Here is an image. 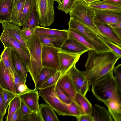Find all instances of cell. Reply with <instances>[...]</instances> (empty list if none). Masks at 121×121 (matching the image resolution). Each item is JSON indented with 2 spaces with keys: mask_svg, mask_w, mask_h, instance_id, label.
I'll list each match as a JSON object with an SVG mask.
<instances>
[{
  "mask_svg": "<svg viewBox=\"0 0 121 121\" xmlns=\"http://www.w3.org/2000/svg\"><path fill=\"white\" fill-rule=\"evenodd\" d=\"M25 43L30 55V61L27 67L28 71L35 84L43 67L41 61L43 44L38 35L35 33Z\"/></svg>",
  "mask_w": 121,
  "mask_h": 121,
  "instance_id": "cell-3",
  "label": "cell"
},
{
  "mask_svg": "<svg viewBox=\"0 0 121 121\" xmlns=\"http://www.w3.org/2000/svg\"><path fill=\"white\" fill-rule=\"evenodd\" d=\"M40 23L35 5L34 6L32 11L26 24L23 26L22 29L30 28L35 29Z\"/></svg>",
  "mask_w": 121,
  "mask_h": 121,
  "instance_id": "cell-33",
  "label": "cell"
},
{
  "mask_svg": "<svg viewBox=\"0 0 121 121\" xmlns=\"http://www.w3.org/2000/svg\"><path fill=\"white\" fill-rule=\"evenodd\" d=\"M20 107V110L22 114L24 115L30 113L32 111L21 99Z\"/></svg>",
  "mask_w": 121,
  "mask_h": 121,
  "instance_id": "cell-45",
  "label": "cell"
},
{
  "mask_svg": "<svg viewBox=\"0 0 121 121\" xmlns=\"http://www.w3.org/2000/svg\"><path fill=\"white\" fill-rule=\"evenodd\" d=\"M113 28L121 27V22H117L109 25Z\"/></svg>",
  "mask_w": 121,
  "mask_h": 121,
  "instance_id": "cell-53",
  "label": "cell"
},
{
  "mask_svg": "<svg viewBox=\"0 0 121 121\" xmlns=\"http://www.w3.org/2000/svg\"><path fill=\"white\" fill-rule=\"evenodd\" d=\"M4 117L0 111V121H3Z\"/></svg>",
  "mask_w": 121,
  "mask_h": 121,
  "instance_id": "cell-54",
  "label": "cell"
},
{
  "mask_svg": "<svg viewBox=\"0 0 121 121\" xmlns=\"http://www.w3.org/2000/svg\"><path fill=\"white\" fill-rule=\"evenodd\" d=\"M59 71L62 75L65 73L79 60L82 54L71 53L60 49L58 52Z\"/></svg>",
  "mask_w": 121,
  "mask_h": 121,
  "instance_id": "cell-11",
  "label": "cell"
},
{
  "mask_svg": "<svg viewBox=\"0 0 121 121\" xmlns=\"http://www.w3.org/2000/svg\"><path fill=\"white\" fill-rule=\"evenodd\" d=\"M74 64L66 72L69 74L77 92L85 96L90 86L88 78L83 71L78 69Z\"/></svg>",
  "mask_w": 121,
  "mask_h": 121,
  "instance_id": "cell-9",
  "label": "cell"
},
{
  "mask_svg": "<svg viewBox=\"0 0 121 121\" xmlns=\"http://www.w3.org/2000/svg\"><path fill=\"white\" fill-rule=\"evenodd\" d=\"M2 95L4 106L7 110L10 101L17 95L10 91L6 89H3Z\"/></svg>",
  "mask_w": 121,
  "mask_h": 121,
  "instance_id": "cell-39",
  "label": "cell"
},
{
  "mask_svg": "<svg viewBox=\"0 0 121 121\" xmlns=\"http://www.w3.org/2000/svg\"><path fill=\"white\" fill-rule=\"evenodd\" d=\"M109 3L121 6V0H103Z\"/></svg>",
  "mask_w": 121,
  "mask_h": 121,
  "instance_id": "cell-50",
  "label": "cell"
},
{
  "mask_svg": "<svg viewBox=\"0 0 121 121\" xmlns=\"http://www.w3.org/2000/svg\"><path fill=\"white\" fill-rule=\"evenodd\" d=\"M75 102L81 106L85 114L92 115L93 112L92 105L85 96L77 92L75 97Z\"/></svg>",
  "mask_w": 121,
  "mask_h": 121,
  "instance_id": "cell-29",
  "label": "cell"
},
{
  "mask_svg": "<svg viewBox=\"0 0 121 121\" xmlns=\"http://www.w3.org/2000/svg\"><path fill=\"white\" fill-rule=\"evenodd\" d=\"M77 0H63L58 4V9L67 14L69 13Z\"/></svg>",
  "mask_w": 121,
  "mask_h": 121,
  "instance_id": "cell-37",
  "label": "cell"
},
{
  "mask_svg": "<svg viewBox=\"0 0 121 121\" xmlns=\"http://www.w3.org/2000/svg\"><path fill=\"white\" fill-rule=\"evenodd\" d=\"M98 36L105 43L111 50L113 53L120 58H121V47L115 43L102 35Z\"/></svg>",
  "mask_w": 121,
  "mask_h": 121,
  "instance_id": "cell-36",
  "label": "cell"
},
{
  "mask_svg": "<svg viewBox=\"0 0 121 121\" xmlns=\"http://www.w3.org/2000/svg\"><path fill=\"white\" fill-rule=\"evenodd\" d=\"M83 71L87 77L90 86L95 81L112 70L120 58L112 51L97 53L89 50Z\"/></svg>",
  "mask_w": 121,
  "mask_h": 121,
  "instance_id": "cell-1",
  "label": "cell"
},
{
  "mask_svg": "<svg viewBox=\"0 0 121 121\" xmlns=\"http://www.w3.org/2000/svg\"><path fill=\"white\" fill-rule=\"evenodd\" d=\"M14 7V0H0V22H10Z\"/></svg>",
  "mask_w": 121,
  "mask_h": 121,
  "instance_id": "cell-19",
  "label": "cell"
},
{
  "mask_svg": "<svg viewBox=\"0 0 121 121\" xmlns=\"http://www.w3.org/2000/svg\"><path fill=\"white\" fill-rule=\"evenodd\" d=\"M34 33L37 35L43 34L68 38V30H66L53 29L38 26L35 29Z\"/></svg>",
  "mask_w": 121,
  "mask_h": 121,
  "instance_id": "cell-24",
  "label": "cell"
},
{
  "mask_svg": "<svg viewBox=\"0 0 121 121\" xmlns=\"http://www.w3.org/2000/svg\"><path fill=\"white\" fill-rule=\"evenodd\" d=\"M0 86L3 89L17 95L13 78L2 59L0 58Z\"/></svg>",
  "mask_w": 121,
  "mask_h": 121,
  "instance_id": "cell-14",
  "label": "cell"
},
{
  "mask_svg": "<svg viewBox=\"0 0 121 121\" xmlns=\"http://www.w3.org/2000/svg\"><path fill=\"white\" fill-rule=\"evenodd\" d=\"M55 92L59 98L64 103L69 104L72 101V100L66 95L56 85L55 87Z\"/></svg>",
  "mask_w": 121,
  "mask_h": 121,
  "instance_id": "cell-41",
  "label": "cell"
},
{
  "mask_svg": "<svg viewBox=\"0 0 121 121\" xmlns=\"http://www.w3.org/2000/svg\"><path fill=\"white\" fill-rule=\"evenodd\" d=\"M22 83H26L20 76L16 73H15L14 80V84L15 88L19 84Z\"/></svg>",
  "mask_w": 121,
  "mask_h": 121,
  "instance_id": "cell-49",
  "label": "cell"
},
{
  "mask_svg": "<svg viewBox=\"0 0 121 121\" xmlns=\"http://www.w3.org/2000/svg\"><path fill=\"white\" fill-rule=\"evenodd\" d=\"M63 0H54L55 1L57 2L58 4H60L61 3Z\"/></svg>",
  "mask_w": 121,
  "mask_h": 121,
  "instance_id": "cell-56",
  "label": "cell"
},
{
  "mask_svg": "<svg viewBox=\"0 0 121 121\" xmlns=\"http://www.w3.org/2000/svg\"><path fill=\"white\" fill-rule=\"evenodd\" d=\"M58 71L55 69L43 67L40 70L38 77L35 84L34 91H38L42 85L51 76Z\"/></svg>",
  "mask_w": 121,
  "mask_h": 121,
  "instance_id": "cell-26",
  "label": "cell"
},
{
  "mask_svg": "<svg viewBox=\"0 0 121 121\" xmlns=\"http://www.w3.org/2000/svg\"><path fill=\"white\" fill-rule=\"evenodd\" d=\"M39 112L43 121H59L52 108L48 104H40Z\"/></svg>",
  "mask_w": 121,
  "mask_h": 121,
  "instance_id": "cell-25",
  "label": "cell"
},
{
  "mask_svg": "<svg viewBox=\"0 0 121 121\" xmlns=\"http://www.w3.org/2000/svg\"><path fill=\"white\" fill-rule=\"evenodd\" d=\"M11 56L15 73L20 76L26 83L28 72L27 66L19 54L12 48H11Z\"/></svg>",
  "mask_w": 121,
  "mask_h": 121,
  "instance_id": "cell-15",
  "label": "cell"
},
{
  "mask_svg": "<svg viewBox=\"0 0 121 121\" xmlns=\"http://www.w3.org/2000/svg\"><path fill=\"white\" fill-rule=\"evenodd\" d=\"M20 30L21 36L25 43L30 39L34 33L35 29L27 28L22 29H20Z\"/></svg>",
  "mask_w": 121,
  "mask_h": 121,
  "instance_id": "cell-42",
  "label": "cell"
},
{
  "mask_svg": "<svg viewBox=\"0 0 121 121\" xmlns=\"http://www.w3.org/2000/svg\"><path fill=\"white\" fill-rule=\"evenodd\" d=\"M62 75V74L59 71H57L50 77L42 85L39 89L44 88L56 84Z\"/></svg>",
  "mask_w": 121,
  "mask_h": 121,
  "instance_id": "cell-38",
  "label": "cell"
},
{
  "mask_svg": "<svg viewBox=\"0 0 121 121\" xmlns=\"http://www.w3.org/2000/svg\"><path fill=\"white\" fill-rule=\"evenodd\" d=\"M76 119L78 121H94L92 115L85 114L76 117Z\"/></svg>",
  "mask_w": 121,
  "mask_h": 121,
  "instance_id": "cell-48",
  "label": "cell"
},
{
  "mask_svg": "<svg viewBox=\"0 0 121 121\" xmlns=\"http://www.w3.org/2000/svg\"><path fill=\"white\" fill-rule=\"evenodd\" d=\"M88 5L94 10H110L121 11V6L113 4L103 0L94 2Z\"/></svg>",
  "mask_w": 121,
  "mask_h": 121,
  "instance_id": "cell-31",
  "label": "cell"
},
{
  "mask_svg": "<svg viewBox=\"0 0 121 121\" xmlns=\"http://www.w3.org/2000/svg\"><path fill=\"white\" fill-rule=\"evenodd\" d=\"M93 108V113L92 116L94 121H113L108 110L104 107L95 104Z\"/></svg>",
  "mask_w": 121,
  "mask_h": 121,
  "instance_id": "cell-23",
  "label": "cell"
},
{
  "mask_svg": "<svg viewBox=\"0 0 121 121\" xmlns=\"http://www.w3.org/2000/svg\"><path fill=\"white\" fill-rule=\"evenodd\" d=\"M60 49L68 52L82 55L90 50L76 40L69 38L64 42Z\"/></svg>",
  "mask_w": 121,
  "mask_h": 121,
  "instance_id": "cell-18",
  "label": "cell"
},
{
  "mask_svg": "<svg viewBox=\"0 0 121 121\" xmlns=\"http://www.w3.org/2000/svg\"><path fill=\"white\" fill-rule=\"evenodd\" d=\"M11 48L8 47L4 48L0 56L1 58L8 70L13 80H14V75L15 73L11 56Z\"/></svg>",
  "mask_w": 121,
  "mask_h": 121,
  "instance_id": "cell-28",
  "label": "cell"
},
{
  "mask_svg": "<svg viewBox=\"0 0 121 121\" xmlns=\"http://www.w3.org/2000/svg\"><path fill=\"white\" fill-rule=\"evenodd\" d=\"M113 29L117 35L121 39V27L114 28Z\"/></svg>",
  "mask_w": 121,
  "mask_h": 121,
  "instance_id": "cell-51",
  "label": "cell"
},
{
  "mask_svg": "<svg viewBox=\"0 0 121 121\" xmlns=\"http://www.w3.org/2000/svg\"><path fill=\"white\" fill-rule=\"evenodd\" d=\"M23 115L21 112L19 108L13 115L10 121H22Z\"/></svg>",
  "mask_w": 121,
  "mask_h": 121,
  "instance_id": "cell-46",
  "label": "cell"
},
{
  "mask_svg": "<svg viewBox=\"0 0 121 121\" xmlns=\"http://www.w3.org/2000/svg\"><path fill=\"white\" fill-rule=\"evenodd\" d=\"M94 23L102 36L118 46H121V39L115 32L112 28L109 25L102 23L94 18Z\"/></svg>",
  "mask_w": 121,
  "mask_h": 121,
  "instance_id": "cell-16",
  "label": "cell"
},
{
  "mask_svg": "<svg viewBox=\"0 0 121 121\" xmlns=\"http://www.w3.org/2000/svg\"><path fill=\"white\" fill-rule=\"evenodd\" d=\"M113 70L115 80L119 88L121 89V64H119L117 66H114Z\"/></svg>",
  "mask_w": 121,
  "mask_h": 121,
  "instance_id": "cell-43",
  "label": "cell"
},
{
  "mask_svg": "<svg viewBox=\"0 0 121 121\" xmlns=\"http://www.w3.org/2000/svg\"><path fill=\"white\" fill-rule=\"evenodd\" d=\"M21 100L20 97L17 95L10 101L9 105L6 121H10L13 115L20 108Z\"/></svg>",
  "mask_w": 121,
  "mask_h": 121,
  "instance_id": "cell-34",
  "label": "cell"
},
{
  "mask_svg": "<svg viewBox=\"0 0 121 121\" xmlns=\"http://www.w3.org/2000/svg\"><path fill=\"white\" fill-rule=\"evenodd\" d=\"M26 0H21L14 6L10 22L19 26H21V20Z\"/></svg>",
  "mask_w": 121,
  "mask_h": 121,
  "instance_id": "cell-27",
  "label": "cell"
},
{
  "mask_svg": "<svg viewBox=\"0 0 121 121\" xmlns=\"http://www.w3.org/2000/svg\"><path fill=\"white\" fill-rule=\"evenodd\" d=\"M60 50L58 48L43 45L41 52L42 66L59 71L58 52Z\"/></svg>",
  "mask_w": 121,
  "mask_h": 121,
  "instance_id": "cell-10",
  "label": "cell"
},
{
  "mask_svg": "<svg viewBox=\"0 0 121 121\" xmlns=\"http://www.w3.org/2000/svg\"><path fill=\"white\" fill-rule=\"evenodd\" d=\"M112 70L93 83L92 92L99 101L112 99L121 104V89L115 79Z\"/></svg>",
  "mask_w": 121,
  "mask_h": 121,
  "instance_id": "cell-2",
  "label": "cell"
},
{
  "mask_svg": "<svg viewBox=\"0 0 121 121\" xmlns=\"http://www.w3.org/2000/svg\"><path fill=\"white\" fill-rule=\"evenodd\" d=\"M56 84L43 89H39V96L50 106L59 115L72 116L63 102L59 98L55 91Z\"/></svg>",
  "mask_w": 121,
  "mask_h": 121,
  "instance_id": "cell-6",
  "label": "cell"
},
{
  "mask_svg": "<svg viewBox=\"0 0 121 121\" xmlns=\"http://www.w3.org/2000/svg\"><path fill=\"white\" fill-rule=\"evenodd\" d=\"M70 18L82 23L98 35H102L95 25L94 10L82 0H77L69 13Z\"/></svg>",
  "mask_w": 121,
  "mask_h": 121,
  "instance_id": "cell-4",
  "label": "cell"
},
{
  "mask_svg": "<svg viewBox=\"0 0 121 121\" xmlns=\"http://www.w3.org/2000/svg\"><path fill=\"white\" fill-rule=\"evenodd\" d=\"M0 40L4 48L10 47L14 49L19 55L27 67L30 59L28 50L25 48L13 36L5 30H3L0 36Z\"/></svg>",
  "mask_w": 121,
  "mask_h": 121,
  "instance_id": "cell-8",
  "label": "cell"
},
{
  "mask_svg": "<svg viewBox=\"0 0 121 121\" xmlns=\"http://www.w3.org/2000/svg\"><path fill=\"white\" fill-rule=\"evenodd\" d=\"M3 88L0 86V111L4 117L6 113V109L4 105L2 95Z\"/></svg>",
  "mask_w": 121,
  "mask_h": 121,
  "instance_id": "cell-47",
  "label": "cell"
},
{
  "mask_svg": "<svg viewBox=\"0 0 121 121\" xmlns=\"http://www.w3.org/2000/svg\"></svg>",
  "mask_w": 121,
  "mask_h": 121,
  "instance_id": "cell-57",
  "label": "cell"
},
{
  "mask_svg": "<svg viewBox=\"0 0 121 121\" xmlns=\"http://www.w3.org/2000/svg\"><path fill=\"white\" fill-rule=\"evenodd\" d=\"M18 96L31 111L39 112V96L38 91L33 90Z\"/></svg>",
  "mask_w": 121,
  "mask_h": 121,
  "instance_id": "cell-17",
  "label": "cell"
},
{
  "mask_svg": "<svg viewBox=\"0 0 121 121\" xmlns=\"http://www.w3.org/2000/svg\"><path fill=\"white\" fill-rule=\"evenodd\" d=\"M56 85L72 101L75 102V97L77 92L67 73L61 76L56 83Z\"/></svg>",
  "mask_w": 121,
  "mask_h": 121,
  "instance_id": "cell-13",
  "label": "cell"
},
{
  "mask_svg": "<svg viewBox=\"0 0 121 121\" xmlns=\"http://www.w3.org/2000/svg\"><path fill=\"white\" fill-rule=\"evenodd\" d=\"M95 16L100 22L109 25L121 22V11L94 10Z\"/></svg>",
  "mask_w": 121,
  "mask_h": 121,
  "instance_id": "cell-12",
  "label": "cell"
},
{
  "mask_svg": "<svg viewBox=\"0 0 121 121\" xmlns=\"http://www.w3.org/2000/svg\"><path fill=\"white\" fill-rule=\"evenodd\" d=\"M63 103L72 116L77 117L85 114L81 107L77 103L72 101L69 104Z\"/></svg>",
  "mask_w": 121,
  "mask_h": 121,
  "instance_id": "cell-35",
  "label": "cell"
},
{
  "mask_svg": "<svg viewBox=\"0 0 121 121\" xmlns=\"http://www.w3.org/2000/svg\"><path fill=\"white\" fill-rule=\"evenodd\" d=\"M87 4L89 5L91 4L96 1L101 0H82Z\"/></svg>",
  "mask_w": 121,
  "mask_h": 121,
  "instance_id": "cell-52",
  "label": "cell"
},
{
  "mask_svg": "<svg viewBox=\"0 0 121 121\" xmlns=\"http://www.w3.org/2000/svg\"><path fill=\"white\" fill-rule=\"evenodd\" d=\"M54 0H35V6L40 25L49 26L54 20Z\"/></svg>",
  "mask_w": 121,
  "mask_h": 121,
  "instance_id": "cell-7",
  "label": "cell"
},
{
  "mask_svg": "<svg viewBox=\"0 0 121 121\" xmlns=\"http://www.w3.org/2000/svg\"><path fill=\"white\" fill-rule=\"evenodd\" d=\"M37 35L43 45L48 46L60 49L64 42L68 39L43 34Z\"/></svg>",
  "mask_w": 121,
  "mask_h": 121,
  "instance_id": "cell-20",
  "label": "cell"
},
{
  "mask_svg": "<svg viewBox=\"0 0 121 121\" xmlns=\"http://www.w3.org/2000/svg\"><path fill=\"white\" fill-rule=\"evenodd\" d=\"M67 30L68 38L76 40L90 50H95L92 45L80 32L72 29L69 28Z\"/></svg>",
  "mask_w": 121,
  "mask_h": 121,
  "instance_id": "cell-30",
  "label": "cell"
},
{
  "mask_svg": "<svg viewBox=\"0 0 121 121\" xmlns=\"http://www.w3.org/2000/svg\"><path fill=\"white\" fill-rule=\"evenodd\" d=\"M22 121H43L39 112L32 111L30 113L24 115Z\"/></svg>",
  "mask_w": 121,
  "mask_h": 121,
  "instance_id": "cell-40",
  "label": "cell"
},
{
  "mask_svg": "<svg viewBox=\"0 0 121 121\" xmlns=\"http://www.w3.org/2000/svg\"><path fill=\"white\" fill-rule=\"evenodd\" d=\"M69 28L74 29L82 35L92 45L97 53L112 51L95 33L82 23L72 18L68 22Z\"/></svg>",
  "mask_w": 121,
  "mask_h": 121,
  "instance_id": "cell-5",
  "label": "cell"
},
{
  "mask_svg": "<svg viewBox=\"0 0 121 121\" xmlns=\"http://www.w3.org/2000/svg\"><path fill=\"white\" fill-rule=\"evenodd\" d=\"M35 0H26L24 6L21 20V26H24L27 22L34 6Z\"/></svg>",
  "mask_w": 121,
  "mask_h": 121,
  "instance_id": "cell-32",
  "label": "cell"
},
{
  "mask_svg": "<svg viewBox=\"0 0 121 121\" xmlns=\"http://www.w3.org/2000/svg\"><path fill=\"white\" fill-rule=\"evenodd\" d=\"M21 0H14V6L17 4V3Z\"/></svg>",
  "mask_w": 121,
  "mask_h": 121,
  "instance_id": "cell-55",
  "label": "cell"
},
{
  "mask_svg": "<svg viewBox=\"0 0 121 121\" xmlns=\"http://www.w3.org/2000/svg\"><path fill=\"white\" fill-rule=\"evenodd\" d=\"M2 29L5 30L13 36L26 48L28 49L20 32V26L9 22L1 23Z\"/></svg>",
  "mask_w": 121,
  "mask_h": 121,
  "instance_id": "cell-22",
  "label": "cell"
},
{
  "mask_svg": "<svg viewBox=\"0 0 121 121\" xmlns=\"http://www.w3.org/2000/svg\"><path fill=\"white\" fill-rule=\"evenodd\" d=\"M17 95L31 91L33 90L29 89L24 83L19 84L15 88Z\"/></svg>",
  "mask_w": 121,
  "mask_h": 121,
  "instance_id": "cell-44",
  "label": "cell"
},
{
  "mask_svg": "<svg viewBox=\"0 0 121 121\" xmlns=\"http://www.w3.org/2000/svg\"><path fill=\"white\" fill-rule=\"evenodd\" d=\"M108 108L112 118L115 121H121V104L112 99L101 101Z\"/></svg>",
  "mask_w": 121,
  "mask_h": 121,
  "instance_id": "cell-21",
  "label": "cell"
}]
</instances>
